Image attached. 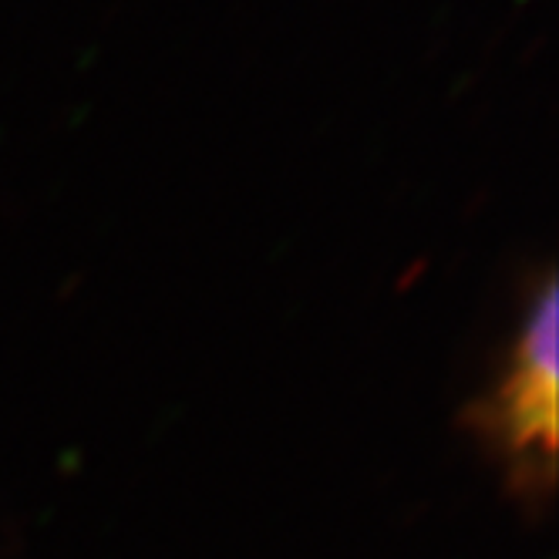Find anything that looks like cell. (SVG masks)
Segmentation results:
<instances>
[{"mask_svg": "<svg viewBox=\"0 0 559 559\" xmlns=\"http://www.w3.org/2000/svg\"><path fill=\"white\" fill-rule=\"evenodd\" d=\"M559 300L556 284L546 280L533 297L523 331L512 347L506 381L489 412V425L506 452L530 472H546L556 455V381H559Z\"/></svg>", "mask_w": 559, "mask_h": 559, "instance_id": "cell-1", "label": "cell"}]
</instances>
